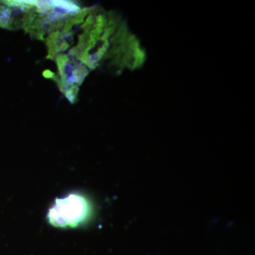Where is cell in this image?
<instances>
[{"mask_svg": "<svg viewBox=\"0 0 255 255\" xmlns=\"http://www.w3.org/2000/svg\"><path fill=\"white\" fill-rule=\"evenodd\" d=\"M90 211V204L85 197L72 194L63 199H56L47 218L55 227L75 228L87 219Z\"/></svg>", "mask_w": 255, "mask_h": 255, "instance_id": "cell-1", "label": "cell"}, {"mask_svg": "<svg viewBox=\"0 0 255 255\" xmlns=\"http://www.w3.org/2000/svg\"><path fill=\"white\" fill-rule=\"evenodd\" d=\"M58 75L53 73V79L58 84L60 91L71 104L75 103L80 87L89 73L81 62L68 54H60L55 58Z\"/></svg>", "mask_w": 255, "mask_h": 255, "instance_id": "cell-2", "label": "cell"}, {"mask_svg": "<svg viewBox=\"0 0 255 255\" xmlns=\"http://www.w3.org/2000/svg\"><path fill=\"white\" fill-rule=\"evenodd\" d=\"M36 1H0V27L9 31L26 29L36 14Z\"/></svg>", "mask_w": 255, "mask_h": 255, "instance_id": "cell-3", "label": "cell"}]
</instances>
